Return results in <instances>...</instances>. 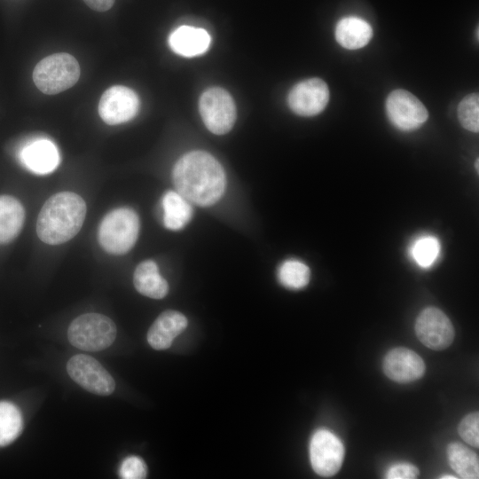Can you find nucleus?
<instances>
[{
  "label": "nucleus",
  "mask_w": 479,
  "mask_h": 479,
  "mask_svg": "<svg viewBox=\"0 0 479 479\" xmlns=\"http://www.w3.org/2000/svg\"><path fill=\"white\" fill-rule=\"evenodd\" d=\"M173 181L178 193L200 207L215 204L226 185L223 167L204 151H192L182 156L173 169Z\"/></svg>",
  "instance_id": "obj_1"
},
{
  "label": "nucleus",
  "mask_w": 479,
  "mask_h": 479,
  "mask_svg": "<svg viewBox=\"0 0 479 479\" xmlns=\"http://www.w3.org/2000/svg\"><path fill=\"white\" fill-rule=\"evenodd\" d=\"M86 211L84 200L75 192H61L52 195L38 215L37 236L49 245L68 241L81 230Z\"/></svg>",
  "instance_id": "obj_2"
},
{
  "label": "nucleus",
  "mask_w": 479,
  "mask_h": 479,
  "mask_svg": "<svg viewBox=\"0 0 479 479\" xmlns=\"http://www.w3.org/2000/svg\"><path fill=\"white\" fill-rule=\"evenodd\" d=\"M139 232V218L129 208H115L102 219L98 239L100 246L107 253L123 255L135 245Z\"/></svg>",
  "instance_id": "obj_3"
},
{
  "label": "nucleus",
  "mask_w": 479,
  "mask_h": 479,
  "mask_svg": "<svg viewBox=\"0 0 479 479\" xmlns=\"http://www.w3.org/2000/svg\"><path fill=\"white\" fill-rule=\"evenodd\" d=\"M80 74V66L75 58L60 52L40 60L34 68L33 80L40 91L54 95L74 86Z\"/></svg>",
  "instance_id": "obj_4"
},
{
  "label": "nucleus",
  "mask_w": 479,
  "mask_h": 479,
  "mask_svg": "<svg viewBox=\"0 0 479 479\" xmlns=\"http://www.w3.org/2000/svg\"><path fill=\"white\" fill-rule=\"evenodd\" d=\"M116 326L111 318L99 313H85L69 325L70 343L85 351H99L108 348L116 338Z\"/></svg>",
  "instance_id": "obj_5"
},
{
  "label": "nucleus",
  "mask_w": 479,
  "mask_h": 479,
  "mask_svg": "<svg viewBox=\"0 0 479 479\" xmlns=\"http://www.w3.org/2000/svg\"><path fill=\"white\" fill-rule=\"evenodd\" d=\"M200 113L208 130L216 135L229 132L236 120V106L232 96L222 88L204 91L199 102Z\"/></svg>",
  "instance_id": "obj_6"
},
{
  "label": "nucleus",
  "mask_w": 479,
  "mask_h": 479,
  "mask_svg": "<svg viewBox=\"0 0 479 479\" xmlns=\"http://www.w3.org/2000/svg\"><path fill=\"white\" fill-rule=\"evenodd\" d=\"M67 370L74 381L90 393L109 396L115 389L111 374L90 356H73L67 362Z\"/></svg>",
  "instance_id": "obj_7"
},
{
  "label": "nucleus",
  "mask_w": 479,
  "mask_h": 479,
  "mask_svg": "<svg viewBox=\"0 0 479 479\" xmlns=\"http://www.w3.org/2000/svg\"><path fill=\"white\" fill-rule=\"evenodd\" d=\"M343 457V444L334 434L326 429H319L313 434L310 443V459L318 475H335L342 467Z\"/></svg>",
  "instance_id": "obj_8"
},
{
  "label": "nucleus",
  "mask_w": 479,
  "mask_h": 479,
  "mask_svg": "<svg viewBox=\"0 0 479 479\" xmlns=\"http://www.w3.org/2000/svg\"><path fill=\"white\" fill-rule=\"evenodd\" d=\"M386 111L392 124L404 131L420 128L428 117L424 105L404 90H395L389 95Z\"/></svg>",
  "instance_id": "obj_9"
},
{
  "label": "nucleus",
  "mask_w": 479,
  "mask_h": 479,
  "mask_svg": "<svg viewBox=\"0 0 479 479\" xmlns=\"http://www.w3.org/2000/svg\"><path fill=\"white\" fill-rule=\"evenodd\" d=\"M415 333L426 347L441 350L449 347L454 339V328L449 318L439 309H424L415 322Z\"/></svg>",
  "instance_id": "obj_10"
},
{
  "label": "nucleus",
  "mask_w": 479,
  "mask_h": 479,
  "mask_svg": "<svg viewBox=\"0 0 479 479\" xmlns=\"http://www.w3.org/2000/svg\"><path fill=\"white\" fill-rule=\"evenodd\" d=\"M139 98L134 90L115 85L108 88L101 96L98 114L103 122L116 125L133 119L139 110Z\"/></svg>",
  "instance_id": "obj_11"
},
{
  "label": "nucleus",
  "mask_w": 479,
  "mask_h": 479,
  "mask_svg": "<svg viewBox=\"0 0 479 479\" xmlns=\"http://www.w3.org/2000/svg\"><path fill=\"white\" fill-rule=\"evenodd\" d=\"M329 99L326 83L319 78H310L295 84L288 94V105L293 112L302 116L321 113Z\"/></svg>",
  "instance_id": "obj_12"
},
{
  "label": "nucleus",
  "mask_w": 479,
  "mask_h": 479,
  "mask_svg": "<svg viewBox=\"0 0 479 479\" xmlns=\"http://www.w3.org/2000/svg\"><path fill=\"white\" fill-rule=\"evenodd\" d=\"M383 371L390 380L406 383L423 376L425 364L423 359L413 350L402 347L395 348L385 356Z\"/></svg>",
  "instance_id": "obj_13"
},
{
  "label": "nucleus",
  "mask_w": 479,
  "mask_h": 479,
  "mask_svg": "<svg viewBox=\"0 0 479 479\" xmlns=\"http://www.w3.org/2000/svg\"><path fill=\"white\" fill-rule=\"evenodd\" d=\"M19 158L30 171L44 175L52 172L59 163L56 145L49 139L38 138L26 144Z\"/></svg>",
  "instance_id": "obj_14"
},
{
  "label": "nucleus",
  "mask_w": 479,
  "mask_h": 479,
  "mask_svg": "<svg viewBox=\"0 0 479 479\" xmlns=\"http://www.w3.org/2000/svg\"><path fill=\"white\" fill-rule=\"evenodd\" d=\"M187 318L181 312L168 310L161 313L147 332V342L157 350L169 349L174 339L187 326Z\"/></svg>",
  "instance_id": "obj_15"
},
{
  "label": "nucleus",
  "mask_w": 479,
  "mask_h": 479,
  "mask_svg": "<svg viewBox=\"0 0 479 479\" xmlns=\"http://www.w3.org/2000/svg\"><path fill=\"white\" fill-rule=\"evenodd\" d=\"M211 42L208 33L200 27L181 26L169 37L172 51L184 57H195L204 53Z\"/></svg>",
  "instance_id": "obj_16"
},
{
  "label": "nucleus",
  "mask_w": 479,
  "mask_h": 479,
  "mask_svg": "<svg viewBox=\"0 0 479 479\" xmlns=\"http://www.w3.org/2000/svg\"><path fill=\"white\" fill-rule=\"evenodd\" d=\"M133 283L138 293L153 299H161L169 292L168 282L161 276L157 264L152 260L144 261L137 266Z\"/></svg>",
  "instance_id": "obj_17"
},
{
  "label": "nucleus",
  "mask_w": 479,
  "mask_h": 479,
  "mask_svg": "<svg viewBox=\"0 0 479 479\" xmlns=\"http://www.w3.org/2000/svg\"><path fill=\"white\" fill-rule=\"evenodd\" d=\"M373 35L371 26L358 17H345L335 27V38L339 44L349 50L365 46Z\"/></svg>",
  "instance_id": "obj_18"
},
{
  "label": "nucleus",
  "mask_w": 479,
  "mask_h": 479,
  "mask_svg": "<svg viewBox=\"0 0 479 479\" xmlns=\"http://www.w3.org/2000/svg\"><path fill=\"white\" fill-rule=\"evenodd\" d=\"M25 210L12 196H0V244L14 240L22 229Z\"/></svg>",
  "instance_id": "obj_19"
},
{
  "label": "nucleus",
  "mask_w": 479,
  "mask_h": 479,
  "mask_svg": "<svg viewBox=\"0 0 479 479\" xmlns=\"http://www.w3.org/2000/svg\"><path fill=\"white\" fill-rule=\"evenodd\" d=\"M163 222L166 228L177 231L191 220L192 208L189 201L177 192H167L162 198Z\"/></svg>",
  "instance_id": "obj_20"
},
{
  "label": "nucleus",
  "mask_w": 479,
  "mask_h": 479,
  "mask_svg": "<svg viewBox=\"0 0 479 479\" xmlns=\"http://www.w3.org/2000/svg\"><path fill=\"white\" fill-rule=\"evenodd\" d=\"M447 458L452 468L463 479L479 477L477 455L460 443H451L447 447Z\"/></svg>",
  "instance_id": "obj_21"
},
{
  "label": "nucleus",
  "mask_w": 479,
  "mask_h": 479,
  "mask_svg": "<svg viewBox=\"0 0 479 479\" xmlns=\"http://www.w3.org/2000/svg\"><path fill=\"white\" fill-rule=\"evenodd\" d=\"M441 245L434 235H421L416 238L409 247V255L417 265L422 268L432 266L438 259Z\"/></svg>",
  "instance_id": "obj_22"
},
{
  "label": "nucleus",
  "mask_w": 479,
  "mask_h": 479,
  "mask_svg": "<svg viewBox=\"0 0 479 479\" xmlns=\"http://www.w3.org/2000/svg\"><path fill=\"white\" fill-rule=\"evenodd\" d=\"M22 417L12 403L0 402V446L12 443L22 430Z\"/></svg>",
  "instance_id": "obj_23"
},
{
  "label": "nucleus",
  "mask_w": 479,
  "mask_h": 479,
  "mask_svg": "<svg viewBox=\"0 0 479 479\" xmlns=\"http://www.w3.org/2000/svg\"><path fill=\"white\" fill-rule=\"evenodd\" d=\"M279 282L289 289H301L310 281V271L309 267L298 260H287L278 271Z\"/></svg>",
  "instance_id": "obj_24"
},
{
  "label": "nucleus",
  "mask_w": 479,
  "mask_h": 479,
  "mask_svg": "<svg viewBox=\"0 0 479 479\" xmlns=\"http://www.w3.org/2000/svg\"><path fill=\"white\" fill-rule=\"evenodd\" d=\"M460 124L472 132L479 130V97L477 93L466 96L458 106Z\"/></svg>",
  "instance_id": "obj_25"
},
{
  "label": "nucleus",
  "mask_w": 479,
  "mask_h": 479,
  "mask_svg": "<svg viewBox=\"0 0 479 479\" xmlns=\"http://www.w3.org/2000/svg\"><path fill=\"white\" fill-rule=\"evenodd\" d=\"M460 437L474 447L479 446V413L466 415L458 428Z\"/></svg>",
  "instance_id": "obj_26"
},
{
  "label": "nucleus",
  "mask_w": 479,
  "mask_h": 479,
  "mask_svg": "<svg viewBox=\"0 0 479 479\" xmlns=\"http://www.w3.org/2000/svg\"><path fill=\"white\" fill-rule=\"evenodd\" d=\"M119 474L124 479H143L146 477L147 467L139 457L130 456L122 461Z\"/></svg>",
  "instance_id": "obj_27"
},
{
  "label": "nucleus",
  "mask_w": 479,
  "mask_h": 479,
  "mask_svg": "<svg viewBox=\"0 0 479 479\" xmlns=\"http://www.w3.org/2000/svg\"><path fill=\"white\" fill-rule=\"evenodd\" d=\"M420 474L419 469L410 463H397L390 467L387 473L388 479H413Z\"/></svg>",
  "instance_id": "obj_28"
},
{
  "label": "nucleus",
  "mask_w": 479,
  "mask_h": 479,
  "mask_svg": "<svg viewBox=\"0 0 479 479\" xmlns=\"http://www.w3.org/2000/svg\"><path fill=\"white\" fill-rule=\"evenodd\" d=\"M90 9L106 12L112 8L115 0H82Z\"/></svg>",
  "instance_id": "obj_29"
},
{
  "label": "nucleus",
  "mask_w": 479,
  "mask_h": 479,
  "mask_svg": "<svg viewBox=\"0 0 479 479\" xmlns=\"http://www.w3.org/2000/svg\"><path fill=\"white\" fill-rule=\"evenodd\" d=\"M442 479H456L457 477L454 476V475H444L443 476H441Z\"/></svg>",
  "instance_id": "obj_30"
},
{
  "label": "nucleus",
  "mask_w": 479,
  "mask_h": 479,
  "mask_svg": "<svg viewBox=\"0 0 479 479\" xmlns=\"http://www.w3.org/2000/svg\"><path fill=\"white\" fill-rule=\"evenodd\" d=\"M476 170L478 171V160H476Z\"/></svg>",
  "instance_id": "obj_31"
}]
</instances>
